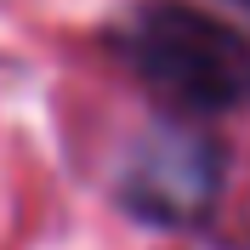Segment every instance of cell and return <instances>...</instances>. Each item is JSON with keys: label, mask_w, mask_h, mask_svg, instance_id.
<instances>
[{"label": "cell", "mask_w": 250, "mask_h": 250, "mask_svg": "<svg viewBox=\"0 0 250 250\" xmlns=\"http://www.w3.org/2000/svg\"><path fill=\"white\" fill-rule=\"evenodd\" d=\"M114 51L131 74L182 114L250 108V40L199 6L154 0L114 29Z\"/></svg>", "instance_id": "1"}, {"label": "cell", "mask_w": 250, "mask_h": 250, "mask_svg": "<svg viewBox=\"0 0 250 250\" xmlns=\"http://www.w3.org/2000/svg\"><path fill=\"white\" fill-rule=\"evenodd\" d=\"M222 159L199 137H154L125 171V205L148 222H188L216 193Z\"/></svg>", "instance_id": "2"}, {"label": "cell", "mask_w": 250, "mask_h": 250, "mask_svg": "<svg viewBox=\"0 0 250 250\" xmlns=\"http://www.w3.org/2000/svg\"><path fill=\"white\" fill-rule=\"evenodd\" d=\"M233 6H245V12H250V0H233Z\"/></svg>", "instance_id": "3"}]
</instances>
